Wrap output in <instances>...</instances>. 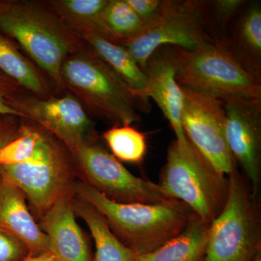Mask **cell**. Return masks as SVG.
Segmentation results:
<instances>
[{
  "instance_id": "6da1fadb",
  "label": "cell",
  "mask_w": 261,
  "mask_h": 261,
  "mask_svg": "<svg viewBox=\"0 0 261 261\" xmlns=\"http://www.w3.org/2000/svg\"><path fill=\"white\" fill-rule=\"evenodd\" d=\"M0 32L22 48L58 93L64 92L62 65L85 42L45 1L0 0Z\"/></svg>"
},
{
  "instance_id": "7a4b0ae2",
  "label": "cell",
  "mask_w": 261,
  "mask_h": 261,
  "mask_svg": "<svg viewBox=\"0 0 261 261\" xmlns=\"http://www.w3.org/2000/svg\"><path fill=\"white\" fill-rule=\"evenodd\" d=\"M72 188L75 197L102 215L116 238L137 255L154 251L177 236L194 214L176 200L154 205L118 203L81 179H75Z\"/></svg>"
},
{
  "instance_id": "3957f363",
  "label": "cell",
  "mask_w": 261,
  "mask_h": 261,
  "mask_svg": "<svg viewBox=\"0 0 261 261\" xmlns=\"http://www.w3.org/2000/svg\"><path fill=\"white\" fill-rule=\"evenodd\" d=\"M64 89L85 110L114 123L132 125L141 121L138 111L145 105L87 44L70 55L61 67Z\"/></svg>"
},
{
  "instance_id": "277c9868",
  "label": "cell",
  "mask_w": 261,
  "mask_h": 261,
  "mask_svg": "<svg viewBox=\"0 0 261 261\" xmlns=\"http://www.w3.org/2000/svg\"><path fill=\"white\" fill-rule=\"evenodd\" d=\"M158 185L202 219L212 222L224 209L228 177L219 172L188 138L173 140Z\"/></svg>"
},
{
  "instance_id": "5b68a950",
  "label": "cell",
  "mask_w": 261,
  "mask_h": 261,
  "mask_svg": "<svg viewBox=\"0 0 261 261\" xmlns=\"http://www.w3.org/2000/svg\"><path fill=\"white\" fill-rule=\"evenodd\" d=\"M228 177L227 200L211 222L202 261H252L261 250L259 199L253 197L246 178L237 170Z\"/></svg>"
},
{
  "instance_id": "8992f818",
  "label": "cell",
  "mask_w": 261,
  "mask_h": 261,
  "mask_svg": "<svg viewBox=\"0 0 261 261\" xmlns=\"http://www.w3.org/2000/svg\"><path fill=\"white\" fill-rule=\"evenodd\" d=\"M171 48L176 62V80L181 87L221 100H261V80L244 69L228 48L216 43L194 50Z\"/></svg>"
},
{
  "instance_id": "52a82bcc",
  "label": "cell",
  "mask_w": 261,
  "mask_h": 261,
  "mask_svg": "<svg viewBox=\"0 0 261 261\" xmlns=\"http://www.w3.org/2000/svg\"><path fill=\"white\" fill-rule=\"evenodd\" d=\"M75 169L71 155L54 136L43 129L32 157L25 162L0 166V176L21 190L38 219L73 192Z\"/></svg>"
},
{
  "instance_id": "ba28073f",
  "label": "cell",
  "mask_w": 261,
  "mask_h": 261,
  "mask_svg": "<svg viewBox=\"0 0 261 261\" xmlns=\"http://www.w3.org/2000/svg\"><path fill=\"white\" fill-rule=\"evenodd\" d=\"M211 43L216 42L206 29L202 1L163 0L162 10L153 23L118 44L128 51L144 71L159 48L169 46L194 50Z\"/></svg>"
},
{
  "instance_id": "9c48e42d",
  "label": "cell",
  "mask_w": 261,
  "mask_h": 261,
  "mask_svg": "<svg viewBox=\"0 0 261 261\" xmlns=\"http://www.w3.org/2000/svg\"><path fill=\"white\" fill-rule=\"evenodd\" d=\"M82 181L118 203H165L174 200L158 184L137 177L96 142L88 141L70 152Z\"/></svg>"
},
{
  "instance_id": "30bf717a",
  "label": "cell",
  "mask_w": 261,
  "mask_h": 261,
  "mask_svg": "<svg viewBox=\"0 0 261 261\" xmlns=\"http://www.w3.org/2000/svg\"><path fill=\"white\" fill-rule=\"evenodd\" d=\"M8 106L21 119L54 136L70 153L84 142L96 140L93 122L80 101L68 92L43 99L23 91L10 97Z\"/></svg>"
},
{
  "instance_id": "8fae6325",
  "label": "cell",
  "mask_w": 261,
  "mask_h": 261,
  "mask_svg": "<svg viewBox=\"0 0 261 261\" xmlns=\"http://www.w3.org/2000/svg\"><path fill=\"white\" fill-rule=\"evenodd\" d=\"M181 88L185 135L219 172L229 176L236 171L237 164L226 140L224 102L210 94Z\"/></svg>"
},
{
  "instance_id": "7c38bea8",
  "label": "cell",
  "mask_w": 261,
  "mask_h": 261,
  "mask_svg": "<svg viewBox=\"0 0 261 261\" xmlns=\"http://www.w3.org/2000/svg\"><path fill=\"white\" fill-rule=\"evenodd\" d=\"M226 140L236 164L243 169L252 195L259 199L261 185V100H223Z\"/></svg>"
},
{
  "instance_id": "4fadbf2b",
  "label": "cell",
  "mask_w": 261,
  "mask_h": 261,
  "mask_svg": "<svg viewBox=\"0 0 261 261\" xmlns=\"http://www.w3.org/2000/svg\"><path fill=\"white\" fill-rule=\"evenodd\" d=\"M144 73L147 87L143 98L154 99L169 121L176 140L187 138L181 123L184 95L176 80V62L171 47L165 46L154 51L147 61Z\"/></svg>"
},
{
  "instance_id": "5bb4252c",
  "label": "cell",
  "mask_w": 261,
  "mask_h": 261,
  "mask_svg": "<svg viewBox=\"0 0 261 261\" xmlns=\"http://www.w3.org/2000/svg\"><path fill=\"white\" fill-rule=\"evenodd\" d=\"M74 195L58 201L39 218L38 224L58 261H94L90 247L75 220Z\"/></svg>"
},
{
  "instance_id": "9a60e30c",
  "label": "cell",
  "mask_w": 261,
  "mask_h": 261,
  "mask_svg": "<svg viewBox=\"0 0 261 261\" xmlns=\"http://www.w3.org/2000/svg\"><path fill=\"white\" fill-rule=\"evenodd\" d=\"M20 189L0 176V226L27 244L30 255L49 252L45 233L29 211Z\"/></svg>"
},
{
  "instance_id": "2e32d148",
  "label": "cell",
  "mask_w": 261,
  "mask_h": 261,
  "mask_svg": "<svg viewBox=\"0 0 261 261\" xmlns=\"http://www.w3.org/2000/svg\"><path fill=\"white\" fill-rule=\"evenodd\" d=\"M228 49L249 73L261 80V4L247 2L230 27Z\"/></svg>"
},
{
  "instance_id": "e0dca14e",
  "label": "cell",
  "mask_w": 261,
  "mask_h": 261,
  "mask_svg": "<svg viewBox=\"0 0 261 261\" xmlns=\"http://www.w3.org/2000/svg\"><path fill=\"white\" fill-rule=\"evenodd\" d=\"M211 222L194 213L186 227L157 250L137 255L138 261H202Z\"/></svg>"
},
{
  "instance_id": "ac0fdd59",
  "label": "cell",
  "mask_w": 261,
  "mask_h": 261,
  "mask_svg": "<svg viewBox=\"0 0 261 261\" xmlns=\"http://www.w3.org/2000/svg\"><path fill=\"white\" fill-rule=\"evenodd\" d=\"M80 36L135 95L149 106L148 102L143 98L147 87V76L128 51L120 44L110 42L92 33H83Z\"/></svg>"
},
{
  "instance_id": "d6986e66",
  "label": "cell",
  "mask_w": 261,
  "mask_h": 261,
  "mask_svg": "<svg viewBox=\"0 0 261 261\" xmlns=\"http://www.w3.org/2000/svg\"><path fill=\"white\" fill-rule=\"evenodd\" d=\"M0 70L20 84L27 92L46 99L53 97L49 81L11 39L0 32Z\"/></svg>"
},
{
  "instance_id": "ffe728a7",
  "label": "cell",
  "mask_w": 261,
  "mask_h": 261,
  "mask_svg": "<svg viewBox=\"0 0 261 261\" xmlns=\"http://www.w3.org/2000/svg\"><path fill=\"white\" fill-rule=\"evenodd\" d=\"M73 204L75 216L83 220L94 239V261H138L137 254L116 238L102 215L94 207L75 196Z\"/></svg>"
},
{
  "instance_id": "44dd1931",
  "label": "cell",
  "mask_w": 261,
  "mask_h": 261,
  "mask_svg": "<svg viewBox=\"0 0 261 261\" xmlns=\"http://www.w3.org/2000/svg\"><path fill=\"white\" fill-rule=\"evenodd\" d=\"M145 29L126 0H109L96 24L94 34L116 44L135 37Z\"/></svg>"
},
{
  "instance_id": "7402d4cb",
  "label": "cell",
  "mask_w": 261,
  "mask_h": 261,
  "mask_svg": "<svg viewBox=\"0 0 261 261\" xmlns=\"http://www.w3.org/2000/svg\"><path fill=\"white\" fill-rule=\"evenodd\" d=\"M109 0H49L47 6L79 35L95 30L99 15Z\"/></svg>"
},
{
  "instance_id": "603a6c76",
  "label": "cell",
  "mask_w": 261,
  "mask_h": 261,
  "mask_svg": "<svg viewBox=\"0 0 261 261\" xmlns=\"http://www.w3.org/2000/svg\"><path fill=\"white\" fill-rule=\"evenodd\" d=\"M102 137L118 161L139 164L145 159L147 138L132 125L113 126L103 132Z\"/></svg>"
},
{
  "instance_id": "cb8c5ba5",
  "label": "cell",
  "mask_w": 261,
  "mask_h": 261,
  "mask_svg": "<svg viewBox=\"0 0 261 261\" xmlns=\"http://www.w3.org/2000/svg\"><path fill=\"white\" fill-rule=\"evenodd\" d=\"M205 10L206 29L214 42L228 48L230 27L240 14L246 0L202 1Z\"/></svg>"
},
{
  "instance_id": "d4e9b609",
  "label": "cell",
  "mask_w": 261,
  "mask_h": 261,
  "mask_svg": "<svg viewBox=\"0 0 261 261\" xmlns=\"http://www.w3.org/2000/svg\"><path fill=\"white\" fill-rule=\"evenodd\" d=\"M42 135L41 127L22 119L18 135L0 149V166L19 164L30 159Z\"/></svg>"
},
{
  "instance_id": "484cf974",
  "label": "cell",
  "mask_w": 261,
  "mask_h": 261,
  "mask_svg": "<svg viewBox=\"0 0 261 261\" xmlns=\"http://www.w3.org/2000/svg\"><path fill=\"white\" fill-rule=\"evenodd\" d=\"M30 255L27 244L0 226V261H23Z\"/></svg>"
},
{
  "instance_id": "4316f807",
  "label": "cell",
  "mask_w": 261,
  "mask_h": 261,
  "mask_svg": "<svg viewBox=\"0 0 261 261\" xmlns=\"http://www.w3.org/2000/svg\"><path fill=\"white\" fill-rule=\"evenodd\" d=\"M23 91L25 90L20 84L0 70V115H11L21 118L16 111L8 106V100Z\"/></svg>"
},
{
  "instance_id": "83f0119b",
  "label": "cell",
  "mask_w": 261,
  "mask_h": 261,
  "mask_svg": "<svg viewBox=\"0 0 261 261\" xmlns=\"http://www.w3.org/2000/svg\"><path fill=\"white\" fill-rule=\"evenodd\" d=\"M130 8L142 20L145 27L159 18L163 0H126Z\"/></svg>"
},
{
  "instance_id": "f1b7e54d",
  "label": "cell",
  "mask_w": 261,
  "mask_h": 261,
  "mask_svg": "<svg viewBox=\"0 0 261 261\" xmlns=\"http://www.w3.org/2000/svg\"><path fill=\"white\" fill-rule=\"evenodd\" d=\"M22 119L11 115H0V149L18 135Z\"/></svg>"
},
{
  "instance_id": "f546056e",
  "label": "cell",
  "mask_w": 261,
  "mask_h": 261,
  "mask_svg": "<svg viewBox=\"0 0 261 261\" xmlns=\"http://www.w3.org/2000/svg\"><path fill=\"white\" fill-rule=\"evenodd\" d=\"M23 261H58V260L51 252H48L41 255H29Z\"/></svg>"
},
{
  "instance_id": "4dcf8cb0",
  "label": "cell",
  "mask_w": 261,
  "mask_h": 261,
  "mask_svg": "<svg viewBox=\"0 0 261 261\" xmlns=\"http://www.w3.org/2000/svg\"><path fill=\"white\" fill-rule=\"evenodd\" d=\"M252 261H261V250L257 252L256 255L252 258Z\"/></svg>"
}]
</instances>
